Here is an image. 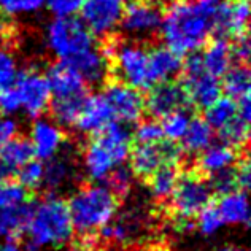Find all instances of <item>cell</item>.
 Listing matches in <instances>:
<instances>
[{
	"label": "cell",
	"instance_id": "obj_36",
	"mask_svg": "<svg viewBox=\"0 0 251 251\" xmlns=\"http://www.w3.org/2000/svg\"><path fill=\"white\" fill-rule=\"evenodd\" d=\"M45 8V0H0V15L21 18L37 15Z\"/></svg>",
	"mask_w": 251,
	"mask_h": 251
},
{
	"label": "cell",
	"instance_id": "obj_51",
	"mask_svg": "<svg viewBox=\"0 0 251 251\" xmlns=\"http://www.w3.org/2000/svg\"><path fill=\"white\" fill-rule=\"evenodd\" d=\"M118 2H121V3H124V2H130V0H118Z\"/></svg>",
	"mask_w": 251,
	"mask_h": 251
},
{
	"label": "cell",
	"instance_id": "obj_27",
	"mask_svg": "<svg viewBox=\"0 0 251 251\" xmlns=\"http://www.w3.org/2000/svg\"><path fill=\"white\" fill-rule=\"evenodd\" d=\"M215 140V130L203 118H191L188 130L181 138L183 151L188 154H199Z\"/></svg>",
	"mask_w": 251,
	"mask_h": 251
},
{
	"label": "cell",
	"instance_id": "obj_23",
	"mask_svg": "<svg viewBox=\"0 0 251 251\" xmlns=\"http://www.w3.org/2000/svg\"><path fill=\"white\" fill-rule=\"evenodd\" d=\"M203 69H205L210 75L216 78H221L226 72L232 67V45L227 42V38L216 37L210 40L205 50L201 54Z\"/></svg>",
	"mask_w": 251,
	"mask_h": 251
},
{
	"label": "cell",
	"instance_id": "obj_12",
	"mask_svg": "<svg viewBox=\"0 0 251 251\" xmlns=\"http://www.w3.org/2000/svg\"><path fill=\"white\" fill-rule=\"evenodd\" d=\"M162 8L153 0H130L124 6L120 27L130 38L145 40L159 32Z\"/></svg>",
	"mask_w": 251,
	"mask_h": 251
},
{
	"label": "cell",
	"instance_id": "obj_34",
	"mask_svg": "<svg viewBox=\"0 0 251 251\" xmlns=\"http://www.w3.org/2000/svg\"><path fill=\"white\" fill-rule=\"evenodd\" d=\"M226 224H224L220 211H218L216 207L211 205V203H208L205 208H202L196 215L194 227L202 237H215L216 234L221 232V229Z\"/></svg>",
	"mask_w": 251,
	"mask_h": 251
},
{
	"label": "cell",
	"instance_id": "obj_33",
	"mask_svg": "<svg viewBox=\"0 0 251 251\" xmlns=\"http://www.w3.org/2000/svg\"><path fill=\"white\" fill-rule=\"evenodd\" d=\"M218 132H220L221 142L224 145H229L234 150H239L242 147H245L250 138V121L245 120L243 116L237 115L232 121Z\"/></svg>",
	"mask_w": 251,
	"mask_h": 251
},
{
	"label": "cell",
	"instance_id": "obj_6",
	"mask_svg": "<svg viewBox=\"0 0 251 251\" xmlns=\"http://www.w3.org/2000/svg\"><path fill=\"white\" fill-rule=\"evenodd\" d=\"M108 61H113V70L120 83L148 91L156 84L150 69V50L135 40L108 45L103 50Z\"/></svg>",
	"mask_w": 251,
	"mask_h": 251
},
{
	"label": "cell",
	"instance_id": "obj_49",
	"mask_svg": "<svg viewBox=\"0 0 251 251\" xmlns=\"http://www.w3.org/2000/svg\"><path fill=\"white\" fill-rule=\"evenodd\" d=\"M210 251H247V250L239 245H223V247H216Z\"/></svg>",
	"mask_w": 251,
	"mask_h": 251
},
{
	"label": "cell",
	"instance_id": "obj_52",
	"mask_svg": "<svg viewBox=\"0 0 251 251\" xmlns=\"http://www.w3.org/2000/svg\"><path fill=\"white\" fill-rule=\"evenodd\" d=\"M107 251H116V250H107Z\"/></svg>",
	"mask_w": 251,
	"mask_h": 251
},
{
	"label": "cell",
	"instance_id": "obj_30",
	"mask_svg": "<svg viewBox=\"0 0 251 251\" xmlns=\"http://www.w3.org/2000/svg\"><path fill=\"white\" fill-rule=\"evenodd\" d=\"M239 115L237 102L230 97H220L205 108V120L213 130H220Z\"/></svg>",
	"mask_w": 251,
	"mask_h": 251
},
{
	"label": "cell",
	"instance_id": "obj_20",
	"mask_svg": "<svg viewBox=\"0 0 251 251\" xmlns=\"http://www.w3.org/2000/svg\"><path fill=\"white\" fill-rule=\"evenodd\" d=\"M250 23V3L248 0H232L224 2L213 23V32L218 37H239L247 34Z\"/></svg>",
	"mask_w": 251,
	"mask_h": 251
},
{
	"label": "cell",
	"instance_id": "obj_32",
	"mask_svg": "<svg viewBox=\"0 0 251 251\" xmlns=\"http://www.w3.org/2000/svg\"><path fill=\"white\" fill-rule=\"evenodd\" d=\"M161 129H162V137L169 142L178 143L181 142L188 130V126L191 123V115L188 108L186 110H176L174 113L161 118Z\"/></svg>",
	"mask_w": 251,
	"mask_h": 251
},
{
	"label": "cell",
	"instance_id": "obj_46",
	"mask_svg": "<svg viewBox=\"0 0 251 251\" xmlns=\"http://www.w3.org/2000/svg\"><path fill=\"white\" fill-rule=\"evenodd\" d=\"M251 54V46L247 34H242L235 37V45H232V56L234 59H239L240 64H245Z\"/></svg>",
	"mask_w": 251,
	"mask_h": 251
},
{
	"label": "cell",
	"instance_id": "obj_43",
	"mask_svg": "<svg viewBox=\"0 0 251 251\" xmlns=\"http://www.w3.org/2000/svg\"><path fill=\"white\" fill-rule=\"evenodd\" d=\"M208 183H210L211 191H215L218 194H226L229 191L239 189L237 188L235 175H234V167L224 170V172H220V174L211 175V180Z\"/></svg>",
	"mask_w": 251,
	"mask_h": 251
},
{
	"label": "cell",
	"instance_id": "obj_37",
	"mask_svg": "<svg viewBox=\"0 0 251 251\" xmlns=\"http://www.w3.org/2000/svg\"><path fill=\"white\" fill-rule=\"evenodd\" d=\"M43 175H45V164L43 161L30 159L16 172L18 183L27 191H35L43 186Z\"/></svg>",
	"mask_w": 251,
	"mask_h": 251
},
{
	"label": "cell",
	"instance_id": "obj_47",
	"mask_svg": "<svg viewBox=\"0 0 251 251\" xmlns=\"http://www.w3.org/2000/svg\"><path fill=\"white\" fill-rule=\"evenodd\" d=\"M92 239H83L81 242L70 243L65 251H92Z\"/></svg>",
	"mask_w": 251,
	"mask_h": 251
},
{
	"label": "cell",
	"instance_id": "obj_31",
	"mask_svg": "<svg viewBox=\"0 0 251 251\" xmlns=\"http://www.w3.org/2000/svg\"><path fill=\"white\" fill-rule=\"evenodd\" d=\"M178 172L175 166H166L156 170L153 175L148 176V188L151 196L157 201H169V197L174 193L178 181Z\"/></svg>",
	"mask_w": 251,
	"mask_h": 251
},
{
	"label": "cell",
	"instance_id": "obj_4",
	"mask_svg": "<svg viewBox=\"0 0 251 251\" xmlns=\"http://www.w3.org/2000/svg\"><path fill=\"white\" fill-rule=\"evenodd\" d=\"M74 230L83 239H92L118 213V197L103 183L76 189L67 202Z\"/></svg>",
	"mask_w": 251,
	"mask_h": 251
},
{
	"label": "cell",
	"instance_id": "obj_13",
	"mask_svg": "<svg viewBox=\"0 0 251 251\" xmlns=\"http://www.w3.org/2000/svg\"><path fill=\"white\" fill-rule=\"evenodd\" d=\"M124 5L118 0H84L80 10L81 23L94 37L113 35L121 24Z\"/></svg>",
	"mask_w": 251,
	"mask_h": 251
},
{
	"label": "cell",
	"instance_id": "obj_1",
	"mask_svg": "<svg viewBox=\"0 0 251 251\" xmlns=\"http://www.w3.org/2000/svg\"><path fill=\"white\" fill-rule=\"evenodd\" d=\"M223 0H174L162 11L159 35L178 56L193 54L208 42Z\"/></svg>",
	"mask_w": 251,
	"mask_h": 251
},
{
	"label": "cell",
	"instance_id": "obj_19",
	"mask_svg": "<svg viewBox=\"0 0 251 251\" xmlns=\"http://www.w3.org/2000/svg\"><path fill=\"white\" fill-rule=\"evenodd\" d=\"M116 121L110 103L103 94L86 96L81 105L80 115L76 118L75 127L83 134H97L105 129L110 123Z\"/></svg>",
	"mask_w": 251,
	"mask_h": 251
},
{
	"label": "cell",
	"instance_id": "obj_24",
	"mask_svg": "<svg viewBox=\"0 0 251 251\" xmlns=\"http://www.w3.org/2000/svg\"><path fill=\"white\" fill-rule=\"evenodd\" d=\"M197 156H199L197 157V167L210 176L227 169H232L237 164V159H239L237 151L224 143H211L208 148H205Z\"/></svg>",
	"mask_w": 251,
	"mask_h": 251
},
{
	"label": "cell",
	"instance_id": "obj_38",
	"mask_svg": "<svg viewBox=\"0 0 251 251\" xmlns=\"http://www.w3.org/2000/svg\"><path fill=\"white\" fill-rule=\"evenodd\" d=\"M134 178H135V175L132 174V170L129 167H124V164H123V166L116 167L113 172H111L103 183L107 184V186L110 188V191L116 197H124L132 191V186H134Z\"/></svg>",
	"mask_w": 251,
	"mask_h": 251
},
{
	"label": "cell",
	"instance_id": "obj_16",
	"mask_svg": "<svg viewBox=\"0 0 251 251\" xmlns=\"http://www.w3.org/2000/svg\"><path fill=\"white\" fill-rule=\"evenodd\" d=\"M29 142L34 157L38 161H48L59 154L65 147V135L62 127L48 118H37L30 126Z\"/></svg>",
	"mask_w": 251,
	"mask_h": 251
},
{
	"label": "cell",
	"instance_id": "obj_14",
	"mask_svg": "<svg viewBox=\"0 0 251 251\" xmlns=\"http://www.w3.org/2000/svg\"><path fill=\"white\" fill-rule=\"evenodd\" d=\"M110 103L116 121L123 124H135L145 113V99L142 91L124 83H110L102 92Z\"/></svg>",
	"mask_w": 251,
	"mask_h": 251
},
{
	"label": "cell",
	"instance_id": "obj_5",
	"mask_svg": "<svg viewBox=\"0 0 251 251\" xmlns=\"http://www.w3.org/2000/svg\"><path fill=\"white\" fill-rule=\"evenodd\" d=\"M51 89V115L61 127H72L80 115L86 96V84L65 62H57L46 72Z\"/></svg>",
	"mask_w": 251,
	"mask_h": 251
},
{
	"label": "cell",
	"instance_id": "obj_22",
	"mask_svg": "<svg viewBox=\"0 0 251 251\" xmlns=\"http://www.w3.org/2000/svg\"><path fill=\"white\" fill-rule=\"evenodd\" d=\"M224 224L229 226H247L250 223V203L247 191L234 189L221 194L216 205Z\"/></svg>",
	"mask_w": 251,
	"mask_h": 251
},
{
	"label": "cell",
	"instance_id": "obj_18",
	"mask_svg": "<svg viewBox=\"0 0 251 251\" xmlns=\"http://www.w3.org/2000/svg\"><path fill=\"white\" fill-rule=\"evenodd\" d=\"M65 64L81 78L86 84H102L110 74V61L105 52L96 46L78 52Z\"/></svg>",
	"mask_w": 251,
	"mask_h": 251
},
{
	"label": "cell",
	"instance_id": "obj_29",
	"mask_svg": "<svg viewBox=\"0 0 251 251\" xmlns=\"http://www.w3.org/2000/svg\"><path fill=\"white\" fill-rule=\"evenodd\" d=\"M221 89L232 100L239 102L242 99L250 97L251 91V75L245 64L232 65L223 76Z\"/></svg>",
	"mask_w": 251,
	"mask_h": 251
},
{
	"label": "cell",
	"instance_id": "obj_25",
	"mask_svg": "<svg viewBox=\"0 0 251 251\" xmlns=\"http://www.w3.org/2000/svg\"><path fill=\"white\" fill-rule=\"evenodd\" d=\"M76 172V166L72 156L67 153H59L54 157L46 161L45 166V175H43V186L50 193L65 188L67 184L74 180Z\"/></svg>",
	"mask_w": 251,
	"mask_h": 251
},
{
	"label": "cell",
	"instance_id": "obj_42",
	"mask_svg": "<svg viewBox=\"0 0 251 251\" xmlns=\"http://www.w3.org/2000/svg\"><path fill=\"white\" fill-rule=\"evenodd\" d=\"M134 137L138 143H154L162 140V129L161 124L156 120H148L140 124H137Z\"/></svg>",
	"mask_w": 251,
	"mask_h": 251
},
{
	"label": "cell",
	"instance_id": "obj_15",
	"mask_svg": "<svg viewBox=\"0 0 251 251\" xmlns=\"http://www.w3.org/2000/svg\"><path fill=\"white\" fill-rule=\"evenodd\" d=\"M150 94L145 100V110L157 120L164 118L176 110H186L189 97L181 84L174 81H159L148 89Z\"/></svg>",
	"mask_w": 251,
	"mask_h": 251
},
{
	"label": "cell",
	"instance_id": "obj_9",
	"mask_svg": "<svg viewBox=\"0 0 251 251\" xmlns=\"http://www.w3.org/2000/svg\"><path fill=\"white\" fill-rule=\"evenodd\" d=\"M183 88L189 97V102L201 108H207L216 99L221 97V81L220 78L210 75L203 69L201 54L193 52L188 54L186 62L181 67Z\"/></svg>",
	"mask_w": 251,
	"mask_h": 251
},
{
	"label": "cell",
	"instance_id": "obj_44",
	"mask_svg": "<svg viewBox=\"0 0 251 251\" xmlns=\"http://www.w3.org/2000/svg\"><path fill=\"white\" fill-rule=\"evenodd\" d=\"M19 124L13 116H0V150L18 135Z\"/></svg>",
	"mask_w": 251,
	"mask_h": 251
},
{
	"label": "cell",
	"instance_id": "obj_41",
	"mask_svg": "<svg viewBox=\"0 0 251 251\" xmlns=\"http://www.w3.org/2000/svg\"><path fill=\"white\" fill-rule=\"evenodd\" d=\"M21 113V100L15 86L0 89V116H15Z\"/></svg>",
	"mask_w": 251,
	"mask_h": 251
},
{
	"label": "cell",
	"instance_id": "obj_39",
	"mask_svg": "<svg viewBox=\"0 0 251 251\" xmlns=\"http://www.w3.org/2000/svg\"><path fill=\"white\" fill-rule=\"evenodd\" d=\"M18 72L19 69L15 54L10 50L0 46V89L8 88L15 83Z\"/></svg>",
	"mask_w": 251,
	"mask_h": 251
},
{
	"label": "cell",
	"instance_id": "obj_17",
	"mask_svg": "<svg viewBox=\"0 0 251 251\" xmlns=\"http://www.w3.org/2000/svg\"><path fill=\"white\" fill-rule=\"evenodd\" d=\"M147 215H143L140 210H130L121 218L116 216L107 226H103L100 232L102 239L115 245H129L140 237L147 229Z\"/></svg>",
	"mask_w": 251,
	"mask_h": 251
},
{
	"label": "cell",
	"instance_id": "obj_40",
	"mask_svg": "<svg viewBox=\"0 0 251 251\" xmlns=\"http://www.w3.org/2000/svg\"><path fill=\"white\" fill-rule=\"evenodd\" d=\"M84 0H45V8L52 16L57 18H70L80 13Z\"/></svg>",
	"mask_w": 251,
	"mask_h": 251
},
{
	"label": "cell",
	"instance_id": "obj_45",
	"mask_svg": "<svg viewBox=\"0 0 251 251\" xmlns=\"http://www.w3.org/2000/svg\"><path fill=\"white\" fill-rule=\"evenodd\" d=\"M234 175H235V181H237V188L247 191L251 181V167L250 162L247 159L239 161V164L234 166Z\"/></svg>",
	"mask_w": 251,
	"mask_h": 251
},
{
	"label": "cell",
	"instance_id": "obj_26",
	"mask_svg": "<svg viewBox=\"0 0 251 251\" xmlns=\"http://www.w3.org/2000/svg\"><path fill=\"white\" fill-rule=\"evenodd\" d=\"M181 56L167 46H154L150 50V69L154 81H170L181 72Z\"/></svg>",
	"mask_w": 251,
	"mask_h": 251
},
{
	"label": "cell",
	"instance_id": "obj_10",
	"mask_svg": "<svg viewBox=\"0 0 251 251\" xmlns=\"http://www.w3.org/2000/svg\"><path fill=\"white\" fill-rule=\"evenodd\" d=\"M183 150L174 142H154V143H137L130 150V170L135 176L148 178L166 166H175L181 161Z\"/></svg>",
	"mask_w": 251,
	"mask_h": 251
},
{
	"label": "cell",
	"instance_id": "obj_11",
	"mask_svg": "<svg viewBox=\"0 0 251 251\" xmlns=\"http://www.w3.org/2000/svg\"><path fill=\"white\" fill-rule=\"evenodd\" d=\"M13 86L21 100V111L32 120L42 118L50 108L51 89L46 75L34 69L19 70Z\"/></svg>",
	"mask_w": 251,
	"mask_h": 251
},
{
	"label": "cell",
	"instance_id": "obj_2",
	"mask_svg": "<svg viewBox=\"0 0 251 251\" xmlns=\"http://www.w3.org/2000/svg\"><path fill=\"white\" fill-rule=\"evenodd\" d=\"M32 250L61 248L74 239V224L69 207L62 197L50 193L30 207V215L24 229Z\"/></svg>",
	"mask_w": 251,
	"mask_h": 251
},
{
	"label": "cell",
	"instance_id": "obj_21",
	"mask_svg": "<svg viewBox=\"0 0 251 251\" xmlns=\"http://www.w3.org/2000/svg\"><path fill=\"white\" fill-rule=\"evenodd\" d=\"M30 159H34V151L29 138L13 137L0 150V180H8L16 175V172Z\"/></svg>",
	"mask_w": 251,
	"mask_h": 251
},
{
	"label": "cell",
	"instance_id": "obj_7",
	"mask_svg": "<svg viewBox=\"0 0 251 251\" xmlns=\"http://www.w3.org/2000/svg\"><path fill=\"white\" fill-rule=\"evenodd\" d=\"M45 43L52 56L61 62L69 61L78 52L96 46L94 35L75 16H54L45 27Z\"/></svg>",
	"mask_w": 251,
	"mask_h": 251
},
{
	"label": "cell",
	"instance_id": "obj_28",
	"mask_svg": "<svg viewBox=\"0 0 251 251\" xmlns=\"http://www.w3.org/2000/svg\"><path fill=\"white\" fill-rule=\"evenodd\" d=\"M30 203L15 208H0V240H15L21 235L30 215Z\"/></svg>",
	"mask_w": 251,
	"mask_h": 251
},
{
	"label": "cell",
	"instance_id": "obj_50",
	"mask_svg": "<svg viewBox=\"0 0 251 251\" xmlns=\"http://www.w3.org/2000/svg\"><path fill=\"white\" fill-rule=\"evenodd\" d=\"M151 251H176V250H172V248H167V247H156Z\"/></svg>",
	"mask_w": 251,
	"mask_h": 251
},
{
	"label": "cell",
	"instance_id": "obj_48",
	"mask_svg": "<svg viewBox=\"0 0 251 251\" xmlns=\"http://www.w3.org/2000/svg\"><path fill=\"white\" fill-rule=\"evenodd\" d=\"M0 251H35V250H32L30 247H21L15 240H5L0 245Z\"/></svg>",
	"mask_w": 251,
	"mask_h": 251
},
{
	"label": "cell",
	"instance_id": "obj_8",
	"mask_svg": "<svg viewBox=\"0 0 251 251\" xmlns=\"http://www.w3.org/2000/svg\"><path fill=\"white\" fill-rule=\"evenodd\" d=\"M213 191L203 176L194 174H183L178 176L176 186L169 197L170 208L178 221H193L202 208L211 203Z\"/></svg>",
	"mask_w": 251,
	"mask_h": 251
},
{
	"label": "cell",
	"instance_id": "obj_35",
	"mask_svg": "<svg viewBox=\"0 0 251 251\" xmlns=\"http://www.w3.org/2000/svg\"><path fill=\"white\" fill-rule=\"evenodd\" d=\"M29 201V191L16 180H0V208L21 207Z\"/></svg>",
	"mask_w": 251,
	"mask_h": 251
},
{
	"label": "cell",
	"instance_id": "obj_3",
	"mask_svg": "<svg viewBox=\"0 0 251 251\" xmlns=\"http://www.w3.org/2000/svg\"><path fill=\"white\" fill-rule=\"evenodd\" d=\"M132 132L127 124L110 123L92 135L83 151L84 175L94 183H103L116 167L129 159L132 150Z\"/></svg>",
	"mask_w": 251,
	"mask_h": 251
}]
</instances>
